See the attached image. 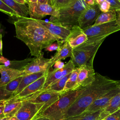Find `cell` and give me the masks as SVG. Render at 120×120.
Here are the masks:
<instances>
[{"instance_id": "6da1fadb", "label": "cell", "mask_w": 120, "mask_h": 120, "mask_svg": "<svg viewBox=\"0 0 120 120\" xmlns=\"http://www.w3.org/2000/svg\"><path fill=\"white\" fill-rule=\"evenodd\" d=\"M14 24L16 37L28 46L32 56H38L43 49L55 41L63 43L51 34L35 19L30 17L18 18L14 22Z\"/></svg>"}, {"instance_id": "7a4b0ae2", "label": "cell", "mask_w": 120, "mask_h": 120, "mask_svg": "<svg viewBox=\"0 0 120 120\" xmlns=\"http://www.w3.org/2000/svg\"><path fill=\"white\" fill-rule=\"evenodd\" d=\"M95 81L85 87L76 100L66 111L64 120L79 115L86 110L100 96L118 84L113 80L99 73H96Z\"/></svg>"}, {"instance_id": "3957f363", "label": "cell", "mask_w": 120, "mask_h": 120, "mask_svg": "<svg viewBox=\"0 0 120 120\" xmlns=\"http://www.w3.org/2000/svg\"><path fill=\"white\" fill-rule=\"evenodd\" d=\"M85 87H79L66 92H63L59 98L38 117H45L50 120H64L65 113L76 100Z\"/></svg>"}, {"instance_id": "277c9868", "label": "cell", "mask_w": 120, "mask_h": 120, "mask_svg": "<svg viewBox=\"0 0 120 120\" xmlns=\"http://www.w3.org/2000/svg\"><path fill=\"white\" fill-rule=\"evenodd\" d=\"M87 7L85 0H73L68 6L59 10L57 17L51 16L50 22L71 30L75 26H78L79 17Z\"/></svg>"}, {"instance_id": "5b68a950", "label": "cell", "mask_w": 120, "mask_h": 120, "mask_svg": "<svg viewBox=\"0 0 120 120\" xmlns=\"http://www.w3.org/2000/svg\"><path fill=\"white\" fill-rule=\"evenodd\" d=\"M106 38L88 39L84 43L73 49L70 60L72 61L75 68H79L93 61L97 51Z\"/></svg>"}, {"instance_id": "8992f818", "label": "cell", "mask_w": 120, "mask_h": 120, "mask_svg": "<svg viewBox=\"0 0 120 120\" xmlns=\"http://www.w3.org/2000/svg\"><path fill=\"white\" fill-rule=\"evenodd\" d=\"M27 4L28 5L29 15L30 18L41 20L47 15L54 17L58 16L59 10L49 4H40L37 2L31 3L28 0H27Z\"/></svg>"}, {"instance_id": "52a82bcc", "label": "cell", "mask_w": 120, "mask_h": 120, "mask_svg": "<svg viewBox=\"0 0 120 120\" xmlns=\"http://www.w3.org/2000/svg\"><path fill=\"white\" fill-rule=\"evenodd\" d=\"M120 30L116 21L97 26H91L83 30L88 39L107 37L111 34Z\"/></svg>"}, {"instance_id": "ba28073f", "label": "cell", "mask_w": 120, "mask_h": 120, "mask_svg": "<svg viewBox=\"0 0 120 120\" xmlns=\"http://www.w3.org/2000/svg\"><path fill=\"white\" fill-rule=\"evenodd\" d=\"M51 58H45L44 53L41 52L24 67L22 70L24 75L39 72H49L51 68Z\"/></svg>"}, {"instance_id": "9c48e42d", "label": "cell", "mask_w": 120, "mask_h": 120, "mask_svg": "<svg viewBox=\"0 0 120 120\" xmlns=\"http://www.w3.org/2000/svg\"><path fill=\"white\" fill-rule=\"evenodd\" d=\"M42 107V104H35L29 101H22V105L15 116L19 120H34L37 118Z\"/></svg>"}, {"instance_id": "30bf717a", "label": "cell", "mask_w": 120, "mask_h": 120, "mask_svg": "<svg viewBox=\"0 0 120 120\" xmlns=\"http://www.w3.org/2000/svg\"><path fill=\"white\" fill-rule=\"evenodd\" d=\"M91 61L79 68L76 85L74 89L79 87H86L90 85L96 79V73Z\"/></svg>"}, {"instance_id": "8fae6325", "label": "cell", "mask_w": 120, "mask_h": 120, "mask_svg": "<svg viewBox=\"0 0 120 120\" xmlns=\"http://www.w3.org/2000/svg\"><path fill=\"white\" fill-rule=\"evenodd\" d=\"M101 13L96 3L88 6L81 14L78 20V26L83 30L90 27L94 24Z\"/></svg>"}, {"instance_id": "7c38bea8", "label": "cell", "mask_w": 120, "mask_h": 120, "mask_svg": "<svg viewBox=\"0 0 120 120\" xmlns=\"http://www.w3.org/2000/svg\"><path fill=\"white\" fill-rule=\"evenodd\" d=\"M75 68V66L72 61L70 60L66 64H65L64 67L62 68H54L53 70L49 71L48 73L45 83L41 90L47 88L51 84L71 73Z\"/></svg>"}, {"instance_id": "4fadbf2b", "label": "cell", "mask_w": 120, "mask_h": 120, "mask_svg": "<svg viewBox=\"0 0 120 120\" xmlns=\"http://www.w3.org/2000/svg\"><path fill=\"white\" fill-rule=\"evenodd\" d=\"M119 92H120V86L118 84L98 98L85 111L96 112L104 109L107 105L111 100Z\"/></svg>"}, {"instance_id": "5bb4252c", "label": "cell", "mask_w": 120, "mask_h": 120, "mask_svg": "<svg viewBox=\"0 0 120 120\" xmlns=\"http://www.w3.org/2000/svg\"><path fill=\"white\" fill-rule=\"evenodd\" d=\"M51 34L64 43L70 33V30L50 21L36 20Z\"/></svg>"}, {"instance_id": "9a60e30c", "label": "cell", "mask_w": 120, "mask_h": 120, "mask_svg": "<svg viewBox=\"0 0 120 120\" xmlns=\"http://www.w3.org/2000/svg\"><path fill=\"white\" fill-rule=\"evenodd\" d=\"M48 72H47L44 75L27 86L19 93L13 97L22 101H24L37 91L41 90L45 83Z\"/></svg>"}, {"instance_id": "2e32d148", "label": "cell", "mask_w": 120, "mask_h": 120, "mask_svg": "<svg viewBox=\"0 0 120 120\" xmlns=\"http://www.w3.org/2000/svg\"><path fill=\"white\" fill-rule=\"evenodd\" d=\"M62 93L63 92H44L33 98L25 101H29L35 104H42L43 107L39 113L40 114L54 103L59 98Z\"/></svg>"}, {"instance_id": "e0dca14e", "label": "cell", "mask_w": 120, "mask_h": 120, "mask_svg": "<svg viewBox=\"0 0 120 120\" xmlns=\"http://www.w3.org/2000/svg\"><path fill=\"white\" fill-rule=\"evenodd\" d=\"M87 40V35L83 30L78 25L75 26L71 29L70 33L66 40L73 49L81 45Z\"/></svg>"}, {"instance_id": "ac0fdd59", "label": "cell", "mask_w": 120, "mask_h": 120, "mask_svg": "<svg viewBox=\"0 0 120 120\" xmlns=\"http://www.w3.org/2000/svg\"><path fill=\"white\" fill-rule=\"evenodd\" d=\"M0 86H4L15 78L24 76L22 71L6 67L1 64H0Z\"/></svg>"}, {"instance_id": "d6986e66", "label": "cell", "mask_w": 120, "mask_h": 120, "mask_svg": "<svg viewBox=\"0 0 120 120\" xmlns=\"http://www.w3.org/2000/svg\"><path fill=\"white\" fill-rule=\"evenodd\" d=\"M73 48L70 46L68 42L65 41L62 44H60L55 55L51 58L50 63L51 67L54 63L61 60H64L68 57H71L72 55Z\"/></svg>"}, {"instance_id": "ffe728a7", "label": "cell", "mask_w": 120, "mask_h": 120, "mask_svg": "<svg viewBox=\"0 0 120 120\" xmlns=\"http://www.w3.org/2000/svg\"><path fill=\"white\" fill-rule=\"evenodd\" d=\"M22 101L11 97L4 101V114L5 117H12L15 116L22 105Z\"/></svg>"}, {"instance_id": "44dd1931", "label": "cell", "mask_w": 120, "mask_h": 120, "mask_svg": "<svg viewBox=\"0 0 120 120\" xmlns=\"http://www.w3.org/2000/svg\"><path fill=\"white\" fill-rule=\"evenodd\" d=\"M47 72H39L23 76L18 87L13 93V97H14L18 93H19L25 88H26L27 86L31 84L39 78H41L42 76L44 75Z\"/></svg>"}, {"instance_id": "7402d4cb", "label": "cell", "mask_w": 120, "mask_h": 120, "mask_svg": "<svg viewBox=\"0 0 120 120\" xmlns=\"http://www.w3.org/2000/svg\"><path fill=\"white\" fill-rule=\"evenodd\" d=\"M6 4L11 8L17 15L18 18L28 17L29 11L26 5L18 3L15 0H2Z\"/></svg>"}, {"instance_id": "603a6c76", "label": "cell", "mask_w": 120, "mask_h": 120, "mask_svg": "<svg viewBox=\"0 0 120 120\" xmlns=\"http://www.w3.org/2000/svg\"><path fill=\"white\" fill-rule=\"evenodd\" d=\"M34 58H29L21 60H10L3 56H0V64L6 67L22 71L24 67L31 61Z\"/></svg>"}, {"instance_id": "cb8c5ba5", "label": "cell", "mask_w": 120, "mask_h": 120, "mask_svg": "<svg viewBox=\"0 0 120 120\" xmlns=\"http://www.w3.org/2000/svg\"><path fill=\"white\" fill-rule=\"evenodd\" d=\"M120 108V92L115 95L107 105L102 109L101 115L102 119Z\"/></svg>"}, {"instance_id": "d4e9b609", "label": "cell", "mask_w": 120, "mask_h": 120, "mask_svg": "<svg viewBox=\"0 0 120 120\" xmlns=\"http://www.w3.org/2000/svg\"><path fill=\"white\" fill-rule=\"evenodd\" d=\"M102 111V109L96 112L85 111L79 115L64 120H100L102 119L101 115Z\"/></svg>"}, {"instance_id": "484cf974", "label": "cell", "mask_w": 120, "mask_h": 120, "mask_svg": "<svg viewBox=\"0 0 120 120\" xmlns=\"http://www.w3.org/2000/svg\"><path fill=\"white\" fill-rule=\"evenodd\" d=\"M117 15L115 11L109 10L106 12H101L92 26H97L116 21Z\"/></svg>"}, {"instance_id": "4316f807", "label": "cell", "mask_w": 120, "mask_h": 120, "mask_svg": "<svg viewBox=\"0 0 120 120\" xmlns=\"http://www.w3.org/2000/svg\"><path fill=\"white\" fill-rule=\"evenodd\" d=\"M79 71V68H75L71 72L69 78L66 83L63 92H66L74 89L76 85Z\"/></svg>"}, {"instance_id": "83f0119b", "label": "cell", "mask_w": 120, "mask_h": 120, "mask_svg": "<svg viewBox=\"0 0 120 120\" xmlns=\"http://www.w3.org/2000/svg\"><path fill=\"white\" fill-rule=\"evenodd\" d=\"M22 76L18 77L13 81H11L5 86V90L6 91L11 95L13 97V94L15 92V91L16 90L17 88L18 87L20 82L22 80Z\"/></svg>"}, {"instance_id": "f1b7e54d", "label": "cell", "mask_w": 120, "mask_h": 120, "mask_svg": "<svg viewBox=\"0 0 120 120\" xmlns=\"http://www.w3.org/2000/svg\"><path fill=\"white\" fill-rule=\"evenodd\" d=\"M73 0H50V4L59 10L70 4Z\"/></svg>"}, {"instance_id": "f546056e", "label": "cell", "mask_w": 120, "mask_h": 120, "mask_svg": "<svg viewBox=\"0 0 120 120\" xmlns=\"http://www.w3.org/2000/svg\"><path fill=\"white\" fill-rule=\"evenodd\" d=\"M0 10L1 12L6 14L10 16L18 17L17 15L15 12L8 5L4 3L2 0H0Z\"/></svg>"}, {"instance_id": "4dcf8cb0", "label": "cell", "mask_w": 120, "mask_h": 120, "mask_svg": "<svg viewBox=\"0 0 120 120\" xmlns=\"http://www.w3.org/2000/svg\"><path fill=\"white\" fill-rule=\"evenodd\" d=\"M95 3L98 5L101 12H106L110 10V4L107 0H96Z\"/></svg>"}, {"instance_id": "1f68e13d", "label": "cell", "mask_w": 120, "mask_h": 120, "mask_svg": "<svg viewBox=\"0 0 120 120\" xmlns=\"http://www.w3.org/2000/svg\"><path fill=\"white\" fill-rule=\"evenodd\" d=\"M11 97L12 96L5 90V86H0V102L7 100Z\"/></svg>"}, {"instance_id": "d6a6232c", "label": "cell", "mask_w": 120, "mask_h": 120, "mask_svg": "<svg viewBox=\"0 0 120 120\" xmlns=\"http://www.w3.org/2000/svg\"><path fill=\"white\" fill-rule=\"evenodd\" d=\"M110 4V10L116 11L120 9V0H107Z\"/></svg>"}, {"instance_id": "836d02e7", "label": "cell", "mask_w": 120, "mask_h": 120, "mask_svg": "<svg viewBox=\"0 0 120 120\" xmlns=\"http://www.w3.org/2000/svg\"><path fill=\"white\" fill-rule=\"evenodd\" d=\"M105 119L106 120H120V108Z\"/></svg>"}, {"instance_id": "e575fe53", "label": "cell", "mask_w": 120, "mask_h": 120, "mask_svg": "<svg viewBox=\"0 0 120 120\" xmlns=\"http://www.w3.org/2000/svg\"><path fill=\"white\" fill-rule=\"evenodd\" d=\"M60 44H59V43H53L52 44L50 45H49L48 46H47V47H46L45 50V51H49V52H52L54 50H57L58 48L59 47Z\"/></svg>"}, {"instance_id": "d590c367", "label": "cell", "mask_w": 120, "mask_h": 120, "mask_svg": "<svg viewBox=\"0 0 120 120\" xmlns=\"http://www.w3.org/2000/svg\"><path fill=\"white\" fill-rule=\"evenodd\" d=\"M4 101L0 102V120L6 117L4 114Z\"/></svg>"}, {"instance_id": "8d00e7d4", "label": "cell", "mask_w": 120, "mask_h": 120, "mask_svg": "<svg viewBox=\"0 0 120 120\" xmlns=\"http://www.w3.org/2000/svg\"><path fill=\"white\" fill-rule=\"evenodd\" d=\"M65 65V64H64V62L61 61L60 60H59V61H56L54 63L53 66L55 69H61L64 67Z\"/></svg>"}, {"instance_id": "74e56055", "label": "cell", "mask_w": 120, "mask_h": 120, "mask_svg": "<svg viewBox=\"0 0 120 120\" xmlns=\"http://www.w3.org/2000/svg\"><path fill=\"white\" fill-rule=\"evenodd\" d=\"M116 11L117 18L116 20V22L117 25L120 27V9L117 10Z\"/></svg>"}, {"instance_id": "f35d334b", "label": "cell", "mask_w": 120, "mask_h": 120, "mask_svg": "<svg viewBox=\"0 0 120 120\" xmlns=\"http://www.w3.org/2000/svg\"><path fill=\"white\" fill-rule=\"evenodd\" d=\"M2 33H0V55L1 56H2Z\"/></svg>"}, {"instance_id": "ab89813d", "label": "cell", "mask_w": 120, "mask_h": 120, "mask_svg": "<svg viewBox=\"0 0 120 120\" xmlns=\"http://www.w3.org/2000/svg\"><path fill=\"white\" fill-rule=\"evenodd\" d=\"M85 2L88 6H91L96 4L95 0H85Z\"/></svg>"}, {"instance_id": "60d3db41", "label": "cell", "mask_w": 120, "mask_h": 120, "mask_svg": "<svg viewBox=\"0 0 120 120\" xmlns=\"http://www.w3.org/2000/svg\"><path fill=\"white\" fill-rule=\"evenodd\" d=\"M15 0L17 2L21 4L26 5V4H27V0Z\"/></svg>"}, {"instance_id": "b9f144b4", "label": "cell", "mask_w": 120, "mask_h": 120, "mask_svg": "<svg viewBox=\"0 0 120 120\" xmlns=\"http://www.w3.org/2000/svg\"><path fill=\"white\" fill-rule=\"evenodd\" d=\"M34 120H50L45 117H39L34 119Z\"/></svg>"}, {"instance_id": "7bdbcfd3", "label": "cell", "mask_w": 120, "mask_h": 120, "mask_svg": "<svg viewBox=\"0 0 120 120\" xmlns=\"http://www.w3.org/2000/svg\"><path fill=\"white\" fill-rule=\"evenodd\" d=\"M8 120H19L15 116L12 117H11Z\"/></svg>"}, {"instance_id": "ee69618b", "label": "cell", "mask_w": 120, "mask_h": 120, "mask_svg": "<svg viewBox=\"0 0 120 120\" xmlns=\"http://www.w3.org/2000/svg\"><path fill=\"white\" fill-rule=\"evenodd\" d=\"M10 118H9V117H5L4 118H3V119H1V120H8Z\"/></svg>"}, {"instance_id": "f6af8a7d", "label": "cell", "mask_w": 120, "mask_h": 120, "mask_svg": "<svg viewBox=\"0 0 120 120\" xmlns=\"http://www.w3.org/2000/svg\"><path fill=\"white\" fill-rule=\"evenodd\" d=\"M1 26H2V24L0 22V33H1Z\"/></svg>"}, {"instance_id": "bcb514c9", "label": "cell", "mask_w": 120, "mask_h": 120, "mask_svg": "<svg viewBox=\"0 0 120 120\" xmlns=\"http://www.w3.org/2000/svg\"><path fill=\"white\" fill-rule=\"evenodd\" d=\"M118 85L120 86V81H118Z\"/></svg>"}, {"instance_id": "7dc6e473", "label": "cell", "mask_w": 120, "mask_h": 120, "mask_svg": "<svg viewBox=\"0 0 120 120\" xmlns=\"http://www.w3.org/2000/svg\"><path fill=\"white\" fill-rule=\"evenodd\" d=\"M106 120L105 119H101V120Z\"/></svg>"}, {"instance_id": "c3c4849f", "label": "cell", "mask_w": 120, "mask_h": 120, "mask_svg": "<svg viewBox=\"0 0 120 120\" xmlns=\"http://www.w3.org/2000/svg\"></svg>"}]
</instances>
